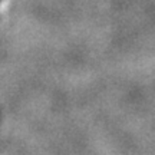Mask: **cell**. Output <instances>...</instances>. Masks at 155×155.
<instances>
[]
</instances>
